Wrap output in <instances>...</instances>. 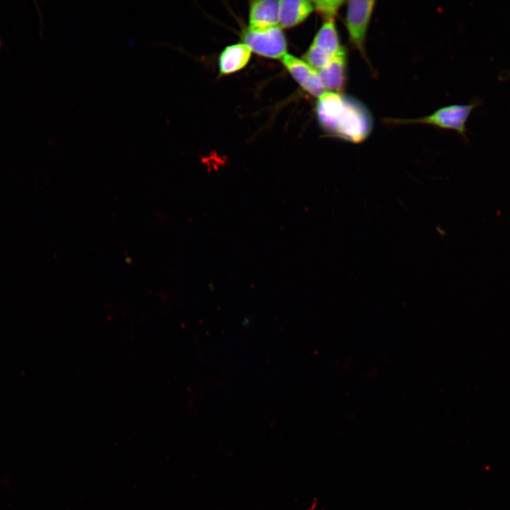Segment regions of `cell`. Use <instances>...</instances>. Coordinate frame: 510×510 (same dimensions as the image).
<instances>
[{"mask_svg": "<svg viewBox=\"0 0 510 510\" xmlns=\"http://www.w3.org/2000/svg\"><path fill=\"white\" fill-rule=\"evenodd\" d=\"M251 49L245 44H236L227 47L219 59L220 73L228 74L242 69L249 62Z\"/></svg>", "mask_w": 510, "mask_h": 510, "instance_id": "9", "label": "cell"}, {"mask_svg": "<svg viewBox=\"0 0 510 510\" xmlns=\"http://www.w3.org/2000/svg\"><path fill=\"white\" fill-rule=\"evenodd\" d=\"M243 39L251 50L260 55L282 59L286 55V40L278 26L261 30L249 28Z\"/></svg>", "mask_w": 510, "mask_h": 510, "instance_id": "4", "label": "cell"}, {"mask_svg": "<svg viewBox=\"0 0 510 510\" xmlns=\"http://www.w3.org/2000/svg\"><path fill=\"white\" fill-rule=\"evenodd\" d=\"M346 50L341 46L328 64L317 71L326 90L339 93L344 87L346 79Z\"/></svg>", "mask_w": 510, "mask_h": 510, "instance_id": "6", "label": "cell"}, {"mask_svg": "<svg viewBox=\"0 0 510 510\" xmlns=\"http://www.w3.org/2000/svg\"><path fill=\"white\" fill-rule=\"evenodd\" d=\"M375 1H349L347 2L345 25L349 40L366 59V39Z\"/></svg>", "mask_w": 510, "mask_h": 510, "instance_id": "3", "label": "cell"}, {"mask_svg": "<svg viewBox=\"0 0 510 510\" xmlns=\"http://www.w3.org/2000/svg\"><path fill=\"white\" fill-rule=\"evenodd\" d=\"M312 1L306 0L280 1L279 24L290 28L302 22L313 11Z\"/></svg>", "mask_w": 510, "mask_h": 510, "instance_id": "8", "label": "cell"}, {"mask_svg": "<svg viewBox=\"0 0 510 510\" xmlns=\"http://www.w3.org/2000/svg\"><path fill=\"white\" fill-rule=\"evenodd\" d=\"M281 60L293 78L308 93L314 96L320 97L326 92L317 71L307 62L288 54H286Z\"/></svg>", "mask_w": 510, "mask_h": 510, "instance_id": "5", "label": "cell"}, {"mask_svg": "<svg viewBox=\"0 0 510 510\" xmlns=\"http://www.w3.org/2000/svg\"><path fill=\"white\" fill-rule=\"evenodd\" d=\"M344 3L343 1H312L314 9L324 19V21L334 20L339 9Z\"/></svg>", "mask_w": 510, "mask_h": 510, "instance_id": "12", "label": "cell"}, {"mask_svg": "<svg viewBox=\"0 0 510 510\" xmlns=\"http://www.w3.org/2000/svg\"><path fill=\"white\" fill-rule=\"evenodd\" d=\"M280 1L260 0L250 2L249 28L265 29L279 23Z\"/></svg>", "mask_w": 510, "mask_h": 510, "instance_id": "7", "label": "cell"}, {"mask_svg": "<svg viewBox=\"0 0 510 510\" xmlns=\"http://www.w3.org/2000/svg\"><path fill=\"white\" fill-rule=\"evenodd\" d=\"M319 48L333 56L341 47L334 20L324 21L312 42Z\"/></svg>", "mask_w": 510, "mask_h": 510, "instance_id": "10", "label": "cell"}, {"mask_svg": "<svg viewBox=\"0 0 510 510\" xmlns=\"http://www.w3.org/2000/svg\"><path fill=\"white\" fill-rule=\"evenodd\" d=\"M317 113L319 123L331 135L353 143L364 141L371 132L368 110L353 98L326 91L319 97Z\"/></svg>", "mask_w": 510, "mask_h": 510, "instance_id": "1", "label": "cell"}, {"mask_svg": "<svg viewBox=\"0 0 510 510\" xmlns=\"http://www.w3.org/2000/svg\"><path fill=\"white\" fill-rule=\"evenodd\" d=\"M332 57L329 53L312 44L303 59L314 69L320 70L324 68Z\"/></svg>", "mask_w": 510, "mask_h": 510, "instance_id": "11", "label": "cell"}, {"mask_svg": "<svg viewBox=\"0 0 510 510\" xmlns=\"http://www.w3.org/2000/svg\"><path fill=\"white\" fill-rule=\"evenodd\" d=\"M477 101L468 104H453L442 107L433 113L414 119H389L394 124H426L437 128L452 130L461 136H466V123Z\"/></svg>", "mask_w": 510, "mask_h": 510, "instance_id": "2", "label": "cell"}]
</instances>
